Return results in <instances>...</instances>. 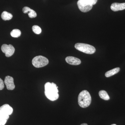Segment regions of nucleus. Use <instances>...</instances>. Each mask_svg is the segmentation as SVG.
Instances as JSON below:
<instances>
[{
	"label": "nucleus",
	"mask_w": 125,
	"mask_h": 125,
	"mask_svg": "<svg viewBox=\"0 0 125 125\" xmlns=\"http://www.w3.org/2000/svg\"><path fill=\"white\" fill-rule=\"evenodd\" d=\"M58 87L54 83L48 82L45 85V94L47 98L54 101L59 98Z\"/></svg>",
	"instance_id": "nucleus-1"
},
{
	"label": "nucleus",
	"mask_w": 125,
	"mask_h": 125,
	"mask_svg": "<svg viewBox=\"0 0 125 125\" xmlns=\"http://www.w3.org/2000/svg\"><path fill=\"white\" fill-rule=\"evenodd\" d=\"M13 111V108L9 104H4L0 107V125H5Z\"/></svg>",
	"instance_id": "nucleus-2"
},
{
	"label": "nucleus",
	"mask_w": 125,
	"mask_h": 125,
	"mask_svg": "<svg viewBox=\"0 0 125 125\" xmlns=\"http://www.w3.org/2000/svg\"><path fill=\"white\" fill-rule=\"evenodd\" d=\"M92 102V97L89 92L86 90L81 92L78 97V104L81 107L85 108L89 106Z\"/></svg>",
	"instance_id": "nucleus-3"
},
{
	"label": "nucleus",
	"mask_w": 125,
	"mask_h": 125,
	"mask_svg": "<svg viewBox=\"0 0 125 125\" xmlns=\"http://www.w3.org/2000/svg\"><path fill=\"white\" fill-rule=\"evenodd\" d=\"M98 0H79L77 2L78 7L82 12H88L92 10L93 5L96 4Z\"/></svg>",
	"instance_id": "nucleus-4"
},
{
	"label": "nucleus",
	"mask_w": 125,
	"mask_h": 125,
	"mask_svg": "<svg viewBox=\"0 0 125 125\" xmlns=\"http://www.w3.org/2000/svg\"><path fill=\"white\" fill-rule=\"evenodd\" d=\"M75 47L78 51L87 54H93L96 52L94 47L85 43H76L75 45Z\"/></svg>",
	"instance_id": "nucleus-5"
},
{
	"label": "nucleus",
	"mask_w": 125,
	"mask_h": 125,
	"mask_svg": "<svg viewBox=\"0 0 125 125\" xmlns=\"http://www.w3.org/2000/svg\"><path fill=\"white\" fill-rule=\"evenodd\" d=\"M49 63L48 59L42 56L35 57L33 59L32 63L34 67L40 68L46 66Z\"/></svg>",
	"instance_id": "nucleus-6"
},
{
	"label": "nucleus",
	"mask_w": 125,
	"mask_h": 125,
	"mask_svg": "<svg viewBox=\"0 0 125 125\" xmlns=\"http://www.w3.org/2000/svg\"><path fill=\"white\" fill-rule=\"evenodd\" d=\"M1 50L7 57H10L13 55L15 51L14 47L10 44L9 45L3 44L1 47Z\"/></svg>",
	"instance_id": "nucleus-7"
},
{
	"label": "nucleus",
	"mask_w": 125,
	"mask_h": 125,
	"mask_svg": "<svg viewBox=\"0 0 125 125\" xmlns=\"http://www.w3.org/2000/svg\"><path fill=\"white\" fill-rule=\"evenodd\" d=\"M4 83L6 85V88L9 90H13L15 88L13 78L11 76H6L5 79Z\"/></svg>",
	"instance_id": "nucleus-8"
},
{
	"label": "nucleus",
	"mask_w": 125,
	"mask_h": 125,
	"mask_svg": "<svg viewBox=\"0 0 125 125\" xmlns=\"http://www.w3.org/2000/svg\"><path fill=\"white\" fill-rule=\"evenodd\" d=\"M66 62L69 64L77 65L80 64L81 61L79 58L73 56H68L65 58Z\"/></svg>",
	"instance_id": "nucleus-9"
},
{
	"label": "nucleus",
	"mask_w": 125,
	"mask_h": 125,
	"mask_svg": "<svg viewBox=\"0 0 125 125\" xmlns=\"http://www.w3.org/2000/svg\"><path fill=\"white\" fill-rule=\"evenodd\" d=\"M111 9L113 11H114L123 10L125 9V3L115 2L113 3L111 5Z\"/></svg>",
	"instance_id": "nucleus-10"
},
{
	"label": "nucleus",
	"mask_w": 125,
	"mask_h": 125,
	"mask_svg": "<svg viewBox=\"0 0 125 125\" xmlns=\"http://www.w3.org/2000/svg\"><path fill=\"white\" fill-rule=\"evenodd\" d=\"M22 11L25 14L28 13V15L30 18H35L37 16V14L36 11H34L33 10L30 9L29 7H24Z\"/></svg>",
	"instance_id": "nucleus-11"
},
{
	"label": "nucleus",
	"mask_w": 125,
	"mask_h": 125,
	"mask_svg": "<svg viewBox=\"0 0 125 125\" xmlns=\"http://www.w3.org/2000/svg\"><path fill=\"white\" fill-rule=\"evenodd\" d=\"M120 69L119 67H116V68H114L113 69L107 72L105 74V76L107 78L110 77L120 71Z\"/></svg>",
	"instance_id": "nucleus-12"
},
{
	"label": "nucleus",
	"mask_w": 125,
	"mask_h": 125,
	"mask_svg": "<svg viewBox=\"0 0 125 125\" xmlns=\"http://www.w3.org/2000/svg\"><path fill=\"white\" fill-rule=\"evenodd\" d=\"M1 18L4 21L10 20L13 18V15L7 11H4L1 14Z\"/></svg>",
	"instance_id": "nucleus-13"
},
{
	"label": "nucleus",
	"mask_w": 125,
	"mask_h": 125,
	"mask_svg": "<svg viewBox=\"0 0 125 125\" xmlns=\"http://www.w3.org/2000/svg\"><path fill=\"white\" fill-rule=\"evenodd\" d=\"M99 95L100 98L104 100L108 101L110 99V97H109L108 94L105 90H102L99 91Z\"/></svg>",
	"instance_id": "nucleus-14"
},
{
	"label": "nucleus",
	"mask_w": 125,
	"mask_h": 125,
	"mask_svg": "<svg viewBox=\"0 0 125 125\" xmlns=\"http://www.w3.org/2000/svg\"><path fill=\"white\" fill-rule=\"evenodd\" d=\"M21 31L18 29L13 30L10 32V35L11 37L14 38H18L21 35Z\"/></svg>",
	"instance_id": "nucleus-15"
},
{
	"label": "nucleus",
	"mask_w": 125,
	"mask_h": 125,
	"mask_svg": "<svg viewBox=\"0 0 125 125\" xmlns=\"http://www.w3.org/2000/svg\"><path fill=\"white\" fill-rule=\"evenodd\" d=\"M33 31L36 34H40L42 32V29L38 25H33L32 28Z\"/></svg>",
	"instance_id": "nucleus-16"
},
{
	"label": "nucleus",
	"mask_w": 125,
	"mask_h": 125,
	"mask_svg": "<svg viewBox=\"0 0 125 125\" xmlns=\"http://www.w3.org/2000/svg\"><path fill=\"white\" fill-rule=\"evenodd\" d=\"M4 88V84L3 81L0 78V90H2Z\"/></svg>",
	"instance_id": "nucleus-17"
},
{
	"label": "nucleus",
	"mask_w": 125,
	"mask_h": 125,
	"mask_svg": "<svg viewBox=\"0 0 125 125\" xmlns=\"http://www.w3.org/2000/svg\"><path fill=\"white\" fill-rule=\"evenodd\" d=\"M80 125H88L87 123H83V124H81Z\"/></svg>",
	"instance_id": "nucleus-18"
},
{
	"label": "nucleus",
	"mask_w": 125,
	"mask_h": 125,
	"mask_svg": "<svg viewBox=\"0 0 125 125\" xmlns=\"http://www.w3.org/2000/svg\"><path fill=\"white\" fill-rule=\"evenodd\" d=\"M115 125V124H113V125Z\"/></svg>",
	"instance_id": "nucleus-19"
}]
</instances>
